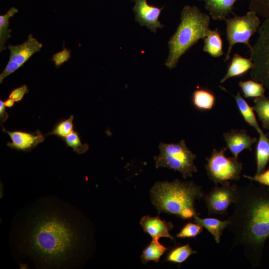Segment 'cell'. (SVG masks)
<instances>
[{"instance_id":"cell-1","label":"cell","mask_w":269,"mask_h":269,"mask_svg":"<svg viewBox=\"0 0 269 269\" xmlns=\"http://www.w3.org/2000/svg\"><path fill=\"white\" fill-rule=\"evenodd\" d=\"M227 228L233 235L232 249L242 247L253 268L262 261L264 245L269 238V190L265 186L248 184L238 187L232 214Z\"/></svg>"},{"instance_id":"cell-2","label":"cell","mask_w":269,"mask_h":269,"mask_svg":"<svg viewBox=\"0 0 269 269\" xmlns=\"http://www.w3.org/2000/svg\"><path fill=\"white\" fill-rule=\"evenodd\" d=\"M27 242L31 254L45 264L61 265L71 259L80 245L78 232L60 215L45 214L33 221Z\"/></svg>"},{"instance_id":"cell-3","label":"cell","mask_w":269,"mask_h":269,"mask_svg":"<svg viewBox=\"0 0 269 269\" xmlns=\"http://www.w3.org/2000/svg\"><path fill=\"white\" fill-rule=\"evenodd\" d=\"M204 195L202 188L193 181L156 182L150 190L152 203L159 214L174 215L183 220L193 219L197 214L194 204Z\"/></svg>"},{"instance_id":"cell-4","label":"cell","mask_w":269,"mask_h":269,"mask_svg":"<svg viewBox=\"0 0 269 269\" xmlns=\"http://www.w3.org/2000/svg\"><path fill=\"white\" fill-rule=\"evenodd\" d=\"M210 16L196 6L185 5L181 11L180 22L168 42L169 53L165 66L175 68L180 58L210 30Z\"/></svg>"},{"instance_id":"cell-5","label":"cell","mask_w":269,"mask_h":269,"mask_svg":"<svg viewBox=\"0 0 269 269\" xmlns=\"http://www.w3.org/2000/svg\"><path fill=\"white\" fill-rule=\"evenodd\" d=\"M160 153L154 157L155 167H165L180 172L184 178L192 177L197 171L194 164L196 155L187 146L184 140L177 143L160 142Z\"/></svg>"},{"instance_id":"cell-6","label":"cell","mask_w":269,"mask_h":269,"mask_svg":"<svg viewBox=\"0 0 269 269\" xmlns=\"http://www.w3.org/2000/svg\"><path fill=\"white\" fill-rule=\"evenodd\" d=\"M226 39L228 42L227 51L224 61L229 60L233 46L237 43L244 44L249 48H252L250 39L261 25L259 15L253 10L248 11L243 16L234 15L232 18H226Z\"/></svg>"},{"instance_id":"cell-7","label":"cell","mask_w":269,"mask_h":269,"mask_svg":"<svg viewBox=\"0 0 269 269\" xmlns=\"http://www.w3.org/2000/svg\"><path fill=\"white\" fill-rule=\"evenodd\" d=\"M227 147L218 150L213 149L211 155L206 158L205 169L209 179L215 185L240 179L242 163L238 159L227 157Z\"/></svg>"},{"instance_id":"cell-8","label":"cell","mask_w":269,"mask_h":269,"mask_svg":"<svg viewBox=\"0 0 269 269\" xmlns=\"http://www.w3.org/2000/svg\"><path fill=\"white\" fill-rule=\"evenodd\" d=\"M257 39L250 50L253 62L250 76L269 89V18L265 19L258 30Z\"/></svg>"},{"instance_id":"cell-9","label":"cell","mask_w":269,"mask_h":269,"mask_svg":"<svg viewBox=\"0 0 269 269\" xmlns=\"http://www.w3.org/2000/svg\"><path fill=\"white\" fill-rule=\"evenodd\" d=\"M221 185H216L203 197L209 215H226L229 206L237 200L238 187L236 185L230 182Z\"/></svg>"},{"instance_id":"cell-10","label":"cell","mask_w":269,"mask_h":269,"mask_svg":"<svg viewBox=\"0 0 269 269\" xmlns=\"http://www.w3.org/2000/svg\"><path fill=\"white\" fill-rule=\"evenodd\" d=\"M42 44L30 34L23 43L17 45H9V60L0 74V83L8 76L22 67L35 53L40 51Z\"/></svg>"},{"instance_id":"cell-11","label":"cell","mask_w":269,"mask_h":269,"mask_svg":"<svg viewBox=\"0 0 269 269\" xmlns=\"http://www.w3.org/2000/svg\"><path fill=\"white\" fill-rule=\"evenodd\" d=\"M135 4L133 10L135 20L142 26L147 27L150 31L155 32L157 28L163 27L159 20L162 7L149 4L146 0H132Z\"/></svg>"},{"instance_id":"cell-12","label":"cell","mask_w":269,"mask_h":269,"mask_svg":"<svg viewBox=\"0 0 269 269\" xmlns=\"http://www.w3.org/2000/svg\"><path fill=\"white\" fill-rule=\"evenodd\" d=\"M2 132L7 133L11 141L8 142L7 146L18 151H30L44 140V136L39 130L34 132H26L22 131H9L3 127Z\"/></svg>"},{"instance_id":"cell-13","label":"cell","mask_w":269,"mask_h":269,"mask_svg":"<svg viewBox=\"0 0 269 269\" xmlns=\"http://www.w3.org/2000/svg\"><path fill=\"white\" fill-rule=\"evenodd\" d=\"M224 139L233 156L238 159L239 154L245 149L252 151L253 145L258 139L249 135L244 129H233L223 134Z\"/></svg>"},{"instance_id":"cell-14","label":"cell","mask_w":269,"mask_h":269,"mask_svg":"<svg viewBox=\"0 0 269 269\" xmlns=\"http://www.w3.org/2000/svg\"><path fill=\"white\" fill-rule=\"evenodd\" d=\"M140 224L144 232L147 233L153 240L161 237H167L174 240L169 232L173 228L171 222L161 220L159 216H144L141 218Z\"/></svg>"},{"instance_id":"cell-15","label":"cell","mask_w":269,"mask_h":269,"mask_svg":"<svg viewBox=\"0 0 269 269\" xmlns=\"http://www.w3.org/2000/svg\"><path fill=\"white\" fill-rule=\"evenodd\" d=\"M204 2L209 15L215 20H225L233 12L234 6L238 0H198Z\"/></svg>"},{"instance_id":"cell-16","label":"cell","mask_w":269,"mask_h":269,"mask_svg":"<svg viewBox=\"0 0 269 269\" xmlns=\"http://www.w3.org/2000/svg\"><path fill=\"white\" fill-rule=\"evenodd\" d=\"M253 65L251 58H245L238 53L234 54L227 71L220 80V83H223L231 78L245 75L249 70L252 69Z\"/></svg>"},{"instance_id":"cell-17","label":"cell","mask_w":269,"mask_h":269,"mask_svg":"<svg viewBox=\"0 0 269 269\" xmlns=\"http://www.w3.org/2000/svg\"><path fill=\"white\" fill-rule=\"evenodd\" d=\"M259 134V137L256 148L257 172L256 175L264 171L269 162V136L263 130Z\"/></svg>"},{"instance_id":"cell-18","label":"cell","mask_w":269,"mask_h":269,"mask_svg":"<svg viewBox=\"0 0 269 269\" xmlns=\"http://www.w3.org/2000/svg\"><path fill=\"white\" fill-rule=\"evenodd\" d=\"M216 100L215 94L207 88L197 87L192 94V104L200 111L212 110L215 105Z\"/></svg>"},{"instance_id":"cell-19","label":"cell","mask_w":269,"mask_h":269,"mask_svg":"<svg viewBox=\"0 0 269 269\" xmlns=\"http://www.w3.org/2000/svg\"><path fill=\"white\" fill-rule=\"evenodd\" d=\"M204 39L203 50L214 58L224 54L223 41L218 28L209 30Z\"/></svg>"},{"instance_id":"cell-20","label":"cell","mask_w":269,"mask_h":269,"mask_svg":"<svg viewBox=\"0 0 269 269\" xmlns=\"http://www.w3.org/2000/svg\"><path fill=\"white\" fill-rule=\"evenodd\" d=\"M193 219L195 223L200 224L211 233L217 244L220 243L223 232L229 224L228 219L221 221L214 218H201L197 214Z\"/></svg>"},{"instance_id":"cell-21","label":"cell","mask_w":269,"mask_h":269,"mask_svg":"<svg viewBox=\"0 0 269 269\" xmlns=\"http://www.w3.org/2000/svg\"><path fill=\"white\" fill-rule=\"evenodd\" d=\"M232 95L234 97L238 110L246 123L254 128L258 133L262 131L256 119L253 107L242 97L240 92H238L235 96Z\"/></svg>"},{"instance_id":"cell-22","label":"cell","mask_w":269,"mask_h":269,"mask_svg":"<svg viewBox=\"0 0 269 269\" xmlns=\"http://www.w3.org/2000/svg\"><path fill=\"white\" fill-rule=\"evenodd\" d=\"M167 250L168 248L161 244L158 240L152 239L150 243L142 251L140 257L141 262L143 264H146L149 261L157 263Z\"/></svg>"},{"instance_id":"cell-23","label":"cell","mask_w":269,"mask_h":269,"mask_svg":"<svg viewBox=\"0 0 269 269\" xmlns=\"http://www.w3.org/2000/svg\"><path fill=\"white\" fill-rule=\"evenodd\" d=\"M254 111L261 122L264 129L269 131V98L265 96L254 98Z\"/></svg>"},{"instance_id":"cell-24","label":"cell","mask_w":269,"mask_h":269,"mask_svg":"<svg viewBox=\"0 0 269 269\" xmlns=\"http://www.w3.org/2000/svg\"><path fill=\"white\" fill-rule=\"evenodd\" d=\"M239 86L245 98H256L265 96L266 91L264 85L253 80L240 81Z\"/></svg>"},{"instance_id":"cell-25","label":"cell","mask_w":269,"mask_h":269,"mask_svg":"<svg viewBox=\"0 0 269 269\" xmlns=\"http://www.w3.org/2000/svg\"><path fill=\"white\" fill-rule=\"evenodd\" d=\"M18 10L14 7H11L6 13L0 15V51L5 50V44L11 37V29L8 28L10 17L18 12Z\"/></svg>"},{"instance_id":"cell-26","label":"cell","mask_w":269,"mask_h":269,"mask_svg":"<svg viewBox=\"0 0 269 269\" xmlns=\"http://www.w3.org/2000/svg\"><path fill=\"white\" fill-rule=\"evenodd\" d=\"M197 253L187 244L171 250L167 255L166 260L169 262L180 264L187 260L191 255Z\"/></svg>"},{"instance_id":"cell-27","label":"cell","mask_w":269,"mask_h":269,"mask_svg":"<svg viewBox=\"0 0 269 269\" xmlns=\"http://www.w3.org/2000/svg\"><path fill=\"white\" fill-rule=\"evenodd\" d=\"M73 120L74 116L71 115L67 119L61 120L46 135H56L63 139L74 131Z\"/></svg>"},{"instance_id":"cell-28","label":"cell","mask_w":269,"mask_h":269,"mask_svg":"<svg viewBox=\"0 0 269 269\" xmlns=\"http://www.w3.org/2000/svg\"><path fill=\"white\" fill-rule=\"evenodd\" d=\"M63 140L65 142L67 147L72 148L73 151L78 154L86 152L89 148L88 144H83L82 143L78 133L76 131H74L70 134L65 137Z\"/></svg>"},{"instance_id":"cell-29","label":"cell","mask_w":269,"mask_h":269,"mask_svg":"<svg viewBox=\"0 0 269 269\" xmlns=\"http://www.w3.org/2000/svg\"><path fill=\"white\" fill-rule=\"evenodd\" d=\"M203 227L195 223L188 222L185 224L176 235L179 238H195L203 231Z\"/></svg>"},{"instance_id":"cell-30","label":"cell","mask_w":269,"mask_h":269,"mask_svg":"<svg viewBox=\"0 0 269 269\" xmlns=\"http://www.w3.org/2000/svg\"><path fill=\"white\" fill-rule=\"evenodd\" d=\"M249 7L259 16L269 18V0H250Z\"/></svg>"},{"instance_id":"cell-31","label":"cell","mask_w":269,"mask_h":269,"mask_svg":"<svg viewBox=\"0 0 269 269\" xmlns=\"http://www.w3.org/2000/svg\"><path fill=\"white\" fill-rule=\"evenodd\" d=\"M71 57V51L64 47L61 51L54 54L52 57L56 67H59L65 62L68 61Z\"/></svg>"},{"instance_id":"cell-32","label":"cell","mask_w":269,"mask_h":269,"mask_svg":"<svg viewBox=\"0 0 269 269\" xmlns=\"http://www.w3.org/2000/svg\"><path fill=\"white\" fill-rule=\"evenodd\" d=\"M243 176L251 181L257 182L260 185L266 186L269 190V168L261 173L258 175L255 174L253 176L245 174L243 175Z\"/></svg>"},{"instance_id":"cell-33","label":"cell","mask_w":269,"mask_h":269,"mask_svg":"<svg viewBox=\"0 0 269 269\" xmlns=\"http://www.w3.org/2000/svg\"><path fill=\"white\" fill-rule=\"evenodd\" d=\"M29 91L26 85H23L19 87L13 89L9 93L8 98L14 102L20 101L25 94Z\"/></svg>"},{"instance_id":"cell-34","label":"cell","mask_w":269,"mask_h":269,"mask_svg":"<svg viewBox=\"0 0 269 269\" xmlns=\"http://www.w3.org/2000/svg\"><path fill=\"white\" fill-rule=\"evenodd\" d=\"M5 106L4 104V101L2 100H0V124L5 122L8 117L7 112L5 110Z\"/></svg>"},{"instance_id":"cell-35","label":"cell","mask_w":269,"mask_h":269,"mask_svg":"<svg viewBox=\"0 0 269 269\" xmlns=\"http://www.w3.org/2000/svg\"><path fill=\"white\" fill-rule=\"evenodd\" d=\"M14 101L8 98L6 101H4V105L6 107L11 108L14 105Z\"/></svg>"}]
</instances>
